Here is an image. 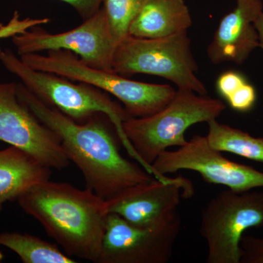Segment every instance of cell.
I'll list each match as a JSON object with an SVG mask.
<instances>
[{
  "instance_id": "1",
  "label": "cell",
  "mask_w": 263,
  "mask_h": 263,
  "mask_svg": "<svg viewBox=\"0 0 263 263\" xmlns=\"http://www.w3.org/2000/svg\"><path fill=\"white\" fill-rule=\"evenodd\" d=\"M17 95L33 115L58 137L67 159L82 173L86 188L104 200L155 179L141 164L121 155L120 138L105 114L81 124L43 103L22 83H17Z\"/></svg>"
},
{
  "instance_id": "2",
  "label": "cell",
  "mask_w": 263,
  "mask_h": 263,
  "mask_svg": "<svg viewBox=\"0 0 263 263\" xmlns=\"http://www.w3.org/2000/svg\"><path fill=\"white\" fill-rule=\"evenodd\" d=\"M16 200L67 255L98 262L108 214L106 200L90 189L50 180L34 185Z\"/></svg>"
},
{
  "instance_id": "3",
  "label": "cell",
  "mask_w": 263,
  "mask_h": 263,
  "mask_svg": "<svg viewBox=\"0 0 263 263\" xmlns=\"http://www.w3.org/2000/svg\"><path fill=\"white\" fill-rule=\"evenodd\" d=\"M0 62L8 72L17 76L36 98L76 122L82 124L98 114H105L113 123L128 155L138 163L143 164L123 130V122L131 117L108 93L92 85L84 82L76 84L57 74L31 68L10 49L0 47Z\"/></svg>"
},
{
  "instance_id": "4",
  "label": "cell",
  "mask_w": 263,
  "mask_h": 263,
  "mask_svg": "<svg viewBox=\"0 0 263 263\" xmlns=\"http://www.w3.org/2000/svg\"><path fill=\"white\" fill-rule=\"evenodd\" d=\"M226 108L219 99L178 89L163 109L149 117L129 118L123 122V130L147 171L157 179L152 163L159 155L169 147L186 145L189 127L216 119Z\"/></svg>"
},
{
  "instance_id": "5",
  "label": "cell",
  "mask_w": 263,
  "mask_h": 263,
  "mask_svg": "<svg viewBox=\"0 0 263 263\" xmlns=\"http://www.w3.org/2000/svg\"><path fill=\"white\" fill-rule=\"evenodd\" d=\"M19 57L24 63L34 70L92 85L113 95L123 104L131 118L147 117L157 113L176 94V90L170 85L130 80L114 71L90 67L75 53L65 50L49 51L47 55L28 53Z\"/></svg>"
},
{
  "instance_id": "6",
  "label": "cell",
  "mask_w": 263,
  "mask_h": 263,
  "mask_svg": "<svg viewBox=\"0 0 263 263\" xmlns=\"http://www.w3.org/2000/svg\"><path fill=\"white\" fill-rule=\"evenodd\" d=\"M187 31L168 37L144 39L128 34L116 48L113 70L119 75L148 74L163 78L178 86L207 95L196 76L198 66L191 50Z\"/></svg>"
},
{
  "instance_id": "7",
  "label": "cell",
  "mask_w": 263,
  "mask_h": 263,
  "mask_svg": "<svg viewBox=\"0 0 263 263\" xmlns=\"http://www.w3.org/2000/svg\"><path fill=\"white\" fill-rule=\"evenodd\" d=\"M263 228V192L228 189L202 209L200 233L207 242V263H240V240L247 230Z\"/></svg>"
},
{
  "instance_id": "8",
  "label": "cell",
  "mask_w": 263,
  "mask_h": 263,
  "mask_svg": "<svg viewBox=\"0 0 263 263\" xmlns=\"http://www.w3.org/2000/svg\"><path fill=\"white\" fill-rule=\"evenodd\" d=\"M152 167L157 179L162 181L174 179L166 174L189 170L200 174L205 182L222 185L237 193L263 187V172L228 160L209 145L206 136H193L179 149L164 151L152 163Z\"/></svg>"
},
{
  "instance_id": "9",
  "label": "cell",
  "mask_w": 263,
  "mask_h": 263,
  "mask_svg": "<svg viewBox=\"0 0 263 263\" xmlns=\"http://www.w3.org/2000/svg\"><path fill=\"white\" fill-rule=\"evenodd\" d=\"M19 56L42 51L65 50L77 55L86 65L106 71L113 70L117 41L110 32L103 8L67 32L51 34L41 27L25 29L12 35Z\"/></svg>"
},
{
  "instance_id": "10",
  "label": "cell",
  "mask_w": 263,
  "mask_h": 263,
  "mask_svg": "<svg viewBox=\"0 0 263 263\" xmlns=\"http://www.w3.org/2000/svg\"><path fill=\"white\" fill-rule=\"evenodd\" d=\"M181 227L179 214L161 226L139 228L109 213L98 263L168 262Z\"/></svg>"
},
{
  "instance_id": "11",
  "label": "cell",
  "mask_w": 263,
  "mask_h": 263,
  "mask_svg": "<svg viewBox=\"0 0 263 263\" xmlns=\"http://www.w3.org/2000/svg\"><path fill=\"white\" fill-rule=\"evenodd\" d=\"M0 141L25 151L51 169L70 164L57 135L19 100L17 83H0Z\"/></svg>"
},
{
  "instance_id": "12",
  "label": "cell",
  "mask_w": 263,
  "mask_h": 263,
  "mask_svg": "<svg viewBox=\"0 0 263 263\" xmlns=\"http://www.w3.org/2000/svg\"><path fill=\"white\" fill-rule=\"evenodd\" d=\"M193 183L179 176L171 181L156 178L123 190L106 200L107 210L139 228L163 224L179 215L177 208L181 197L193 196Z\"/></svg>"
},
{
  "instance_id": "13",
  "label": "cell",
  "mask_w": 263,
  "mask_h": 263,
  "mask_svg": "<svg viewBox=\"0 0 263 263\" xmlns=\"http://www.w3.org/2000/svg\"><path fill=\"white\" fill-rule=\"evenodd\" d=\"M263 13L261 0H237L234 10L223 17L207 53L212 63L241 65L259 47L255 21Z\"/></svg>"
},
{
  "instance_id": "14",
  "label": "cell",
  "mask_w": 263,
  "mask_h": 263,
  "mask_svg": "<svg viewBox=\"0 0 263 263\" xmlns=\"http://www.w3.org/2000/svg\"><path fill=\"white\" fill-rule=\"evenodd\" d=\"M184 0H147L129 29V35L144 39L168 37L191 27Z\"/></svg>"
},
{
  "instance_id": "15",
  "label": "cell",
  "mask_w": 263,
  "mask_h": 263,
  "mask_svg": "<svg viewBox=\"0 0 263 263\" xmlns=\"http://www.w3.org/2000/svg\"><path fill=\"white\" fill-rule=\"evenodd\" d=\"M51 173V168L25 151L13 146L0 149V211L5 202L49 180Z\"/></svg>"
},
{
  "instance_id": "16",
  "label": "cell",
  "mask_w": 263,
  "mask_h": 263,
  "mask_svg": "<svg viewBox=\"0 0 263 263\" xmlns=\"http://www.w3.org/2000/svg\"><path fill=\"white\" fill-rule=\"evenodd\" d=\"M209 145L221 152H229L255 162H263V138L230 127L212 119L207 122Z\"/></svg>"
},
{
  "instance_id": "17",
  "label": "cell",
  "mask_w": 263,
  "mask_h": 263,
  "mask_svg": "<svg viewBox=\"0 0 263 263\" xmlns=\"http://www.w3.org/2000/svg\"><path fill=\"white\" fill-rule=\"evenodd\" d=\"M0 247L13 251L24 263H75L56 245L37 237L17 232L0 233Z\"/></svg>"
},
{
  "instance_id": "18",
  "label": "cell",
  "mask_w": 263,
  "mask_h": 263,
  "mask_svg": "<svg viewBox=\"0 0 263 263\" xmlns=\"http://www.w3.org/2000/svg\"><path fill=\"white\" fill-rule=\"evenodd\" d=\"M147 0H103L110 32L117 45L129 34L130 24Z\"/></svg>"
},
{
  "instance_id": "19",
  "label": "cell",
  "mask_w": 263,
  "mask_h": 263,
  "mask_svg": "<svg viewBox=\"0 0 263 263\" xmlns=\"http://www.w3.org/2000/svg\"><path fill=\"white\" fill-rule=\"evenodd\" d=\"M257 100V94L254 86L248 82L238 88L226 100L230 108L240 113H247L253 108Z\"/></svg>"
},
{
  "instance_id": "20",
  "label": "cell",
  "mask_w": 263,
  "mask_h": 263,
  "mask_svg": "<svg viewBox=\"0 0 263 263\" xmlns=\"http://www.w3.org/2000/svg\"><path fill=\"white\" fill-rule=\"evenodd\" d=\"M240 249V263H263V238L243 235Z\"/></svg>"
},
{
  "instance_id": "21",
  "label": "cell",
  "mask_w": 263,
  "mask_h": 263,
  "mask_svg": "<svg viewBox=\"0 0 263 263\" xmlns=\"http://www.w3.org/2000/svg\"><path fill=\"white\" fill-rule=\"evenodd\" d=\"M247 81L245 77L235 71L223 72L216 81V90L218 93L227 100Z\"/></svg>"
},
{
  "instance_id": "22",
  "label": "cell",
  "mask_w": 263,
  "mask_h": 263,
  "mask_svg": "<svg viewBox=\"0 0 263 263\" xmlns=\"http://www.w3.org/2000/svg\"><path fill=\"white\" fill-rule=\"evenodd\" d=\"M70 5L83 21L89 18L101 8L103 0H60Z\"/></svg>"
},
{
  "instance_id": "23",
  "label": "cell",
  "mask_w": 263,
  "mask_h": 263,
  "mask_svg": "<svg viewBox=\"0 0 263 263\" xmlns=\"http://www.w3.org/2000/svg\"><path fill=\"white\" fill-rule=\"evenodd\" d=\"M255 27L259 34V47L263 50V13L255 21Z\"/></svg>"
},
{
  "instance_id": "24",
  "label": "cell",
  "mask_w": 263,
  "mask_h": 263,
  "mask_svg": "<svg viewBox=\"0 0 263 263\" xmlns=\"http://www.w3.org/2000/svg\"><path fill=\"white\" fill-rule=\"evenodd\" d=\"M3 259V255H2V253H0V260H2Z\"/></svg>"
}]
</instances>
